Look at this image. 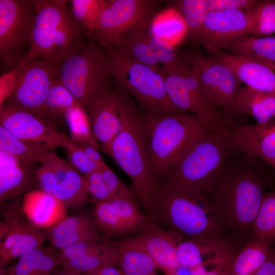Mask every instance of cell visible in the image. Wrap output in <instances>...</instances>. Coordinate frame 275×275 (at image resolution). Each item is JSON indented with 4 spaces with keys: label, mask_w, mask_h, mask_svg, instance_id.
I'll return each instance as SVG.
<instances>
[{
    "label": "cell",
    "mask_w": 275,
    "mask_h": 275,
    "mask_svg": "<svg viewBox=\"0 0 275 275\" xmlns=\"http://www.w3.org/2000/svg\"><path fill=\"white\" fill-rule=\"evenodd\" d=\"M182 56L205 96L217 108H223L225 118L233 119L238 113L235 100L241 88V82L235 73L211 57L198 52Z\"/></svg>",
    "instance_id": "9"
},
{
    "label": "cell",
    "mask_w": 275,
    "mask_h": 275,
    "mask_svg": "<svg viewBox=\"0 0 275 275\" xmlns=\"http://www.w3.org/2000/svg\"><path fill=\"white\" fill-rule=\"evenodd\" d=\"M36 176L41 190L53 195L57 185V180L49 159L41 163L36 170Z\"/></svg>",
    "instance_id": "50"
},
{
    "label": "cell",
    "mask_w": 275,
    "mask_h": 275,
    "mask_svg": "<svg viewBox=\"0 0 275 275\" xmlns=\"http://www.w3.org/2000/svg\"><path fill=\"white\" fill-rule=\"evenodd\" d=\"M35 18L31 48L21 63L36 59L61 60L84 43L87 30L65 1L32 0Z\"/></svg>",
    "instance_id": "5"
},
{
    "label": "cell",
    "mask_w": 275,
    "mask_h": 275,
    "mask_svg": "<svg viewBox=\"0 0 275 275\" xmlns=\"http://www.w3.org/2000/svg\"><path fill=\"white\" fill-rule=\"evenodd\" d=\"M67 121L72 134V139L81 142H86L97 145L92 136L87 112L79 105L71 108L67 114Z\"/></svg>",
    "instance_id": "41"
},
{
    "label": "cell",
    "mask_w": 275,
    "mask_h": 275,
    "mask_svg": "<svg viewBox=\"0 0 275 275\" xmlns=\"http://www.w3.org/2000/svg\"><path fill=\"white\" fill-rule=\"evenodd\" d=\"M119 251V267L125 275H159L156 263L147 254L130 250Z\"/></svg>",
    "instance_id": "39"
},
{
    "label": "cell",
    "mask_w": 275,
    "mask_h": 275,
    "mask_svg": "<svg viewBox=\"0 0 275 275\" xmlns=\"http://www.w3.org/2000/svg\"><path fill=\"white\" fill-rule=\"evenodd\" d=\"M275 240V191H266L253 223L250 240Z\"/></svg>",
    "instance_id": "35"
},
{
    "label": "cell",
    "mask_w": 275,
    "mask_h": 275,
    "mask_svg": "<svg viewBox=\"0 0 275 275\" xmlns=\"http://www.w3.org/2000/svg\"><path fill=\"white\" fill-rule=\"evenodd\" d=\"M52 275H80V274L75 273L72 272L68 271L62 269V270L59 272H56L55 271Z\"/></svg>",
    "instance_id": "56"
},
{
    "label": "cell",
    "mask_w": 275,
    "mask_h": 275,
    "mask_svg": "<svg viewBox=\"0 0 275 275\" xmlns=\"http://www.w3.org/2000/svg\"><path fill=\"white\" fill-rule=\"evenodd\" d=\"M119 251L111 241L103 251L64 262L61 265L65 270L82 275L104 266L119 267Z\"/></svg>",
    "instance_id": "33"
},
{
    "label": "cell",
    "mask_w": 275,
    "mask_h": 275,
    "mask_svg": "<svg viewBox=\"0 0 275 275\" xmlns=\"http://www.w3.org/2000/svg\"><path fill=\"white\" fill-rule=\"evenodd\" d=\"M129 232H137L152 216L141 211L138 200L124 197H115L109 201Z\"/></svg>",
    "instance_id": "38"
},
{
    "label": "cell",
    "mask_w": 275,
    "mask_h": 275,
    "mask_svg": "<svg viewBox=\"0 0 275 275\" xmlns=\"http://www.w3.org/2000/svg\"><path fill=\"white\" fill-rule=\"evenodd\" d=\"M268 166L260 158L233 150L208 195L223 230L238 250L250 240L253 223L270 183Z\"/></svg>",
    "instance_id": "1"
},
{
    "label": "cell",
    "mask_w": 275,
    "mask_h": 275,
    "mask_svg": "<svg viewBox=\"0 0 275 275\" xmlns=\"http://www.w3.org/2000/svg\"><path fill=\"white\" fill-rule=\"evenodd\" d=\"M238 113L252 116L259 124H267L275 118V96L241 87L235 100Z\"/></svg>",
    "instance_id": "26"
},
{
    "label": "cell",
    "mask_w": 275,
    "mask_h": 275,
    "mask_svg": "<svg viewBox=\"0 0 275 275\" xmlns=\"http://www.w3.org/2000/svg\"><path fill=\"white\" fill-rule=\"evenodd\" d=\"M121 101V89L109 88L96 99L87 113L92 136L105 153L122 129Z\"/></svg>",
    "instance_id": "19"
},
{
    "label": "cell",
    "mask_w": 275,
    "mask_h": 275,
    "mask_svg": "<svg viewBox=\"0 0 275 275\" xmlns=\"http://www.w3.org/2000/svg\"><path fill=\"white\" fill-rule=\"evenodd\" d=\"M183 17L187 29L186 37L195 41L209 12L207 0H176L171 2Z\"/></svg>",
    "instance_id": "37"
},
{
    "label": "cell",
    "mask_w": 275,
    "mask_h": 275,
    "mask_svg": "<svg viewBox=\"0 0 275 275\" xmlns=\"http://www.w3.org/2000/svg\"><path fill=\"white\" fill-rule=\"evenodd\" d=\"M61 61L36 59L19 64L16 67L19 70L16 87L2 106L23 110L43 119L48 93Z\"/></svg>",
    "instance_id": "10"
},
{
    "label": "cell",
    "mask_w": 275,
    "mask_h": 275,
    "mask_svg": "<svg viewBox=\"0 0 275 275\" xmlns=\"http://www.w3.org/2000/svg\"><path fill=\"white\" fill-rule=\"evenodd\" d=\"M107 240L100 242L79 241L59 250L61 264L64 262L96 253L104 250L111 244Z\"/></svg>",
    "instance_id": "45"
},
{
    "label": "cell",
    "mask_w": 275,
    "mask_h": 275,
    "mask_svg": "<svg viewBox=\"0 0 275 275\" xmlns=\"http://www.w3.org/2000/svg\"><path fill=\"white\" fill-rule=\"evenodd\" d=\"M112 76L111 61L94 40L84 42L61 61L56 76L87 113Z\"/></svg>",
    "instance_id": "6"
},
{
    "label": "cell",
    "mask_w": 275,
    "mask_h": 275,
    "mask_svg": "<svg viewBox=\"0 0 275 275\" xmlns=\"http://www.w3.org/2000/svg\"><path fill=\"white\" fill-rule=\"evenodd\" d=\"M64 148L70 164L84 176L100 169L99 166L91 160L71 138Z\"/></svg>",
    "instance_id": "44"
},
{
    "label": "cell",
    "mask_w": 275,
    "mask_h": 275,
    "mask_svg": "<svg viewBox=\"0 0 275 275\" xmlns=\"http://www.w3.org/2000/svg\"><path fill=\"white\" fill-rule=\"evenodd\" d=\"M60 265L59 250L50 244L19 257L7 268L6 275H52Z\"/></svg>",
    "instance_id": "24"
},
{
    "label": "cell",
    "mask_w": 275,
    "mask_h": 275,
    "mask_svg": "<svg viewBox=\"0 0 275 275\" xmlns=\"http://www.w3.org/2000/svg\"><path fill=\"white\" fill-rule=\"evenodd\" d=\"M95 225L87 216L82 215L66 217L57 225L45 229L46 237L50 240L54 237L65 235L77 230Z\"/></svg>",
    "instance_id": "46"
},
{
    "label": "cell",
    "mask_w": 275,
    "mask_h": 275,
    "mask_svg": "<svg viewBox=\"0 0 275 275\" xmlns=\"http://www.w3.org/2000/svg\"><path fill=\"white\" fill-rule=\"evenodd\" d=\"M76 105L78 104L73 96L56 77L48 93L43 119L52 124L65 120L69 109Z\"/></svg>",
    "instance_id": "32"
},
{
    "label": "cell",
    "mask_w": 275,
    "mask_h": 275,
    "mask_svg": "<svg viewBox=\"0 0 275 275\" xmlns=\"http://www.w3.org/2000/svg\"><path fill=\"white\" fill-rule=\"evenodd\" d=\"M210 57L231 69L246 87L275 96V72L270 66L222 51Z\"/></svg>",
    "instance_id": "21"
},
{
    "label": "cell",
    "mask_w": 275,
    "mask_h": 275,
    "mask_svg": "<svg viewBox=\"0 0 275 275\" xmlns=\"http://www.w3.org/2000/svg\"><path fill=\"white\" fill-rule=\"evenodd\" d=\"M150 20L135 29L115 48L138 62L162 71L146 38Z\"/></svg>",
    "instance_id": "30"
},
{
    "label": "cell",
    "mask_w": 275,
    "mask_h": 275,
    "mask_svg": "<svg viewBox=\"0 0 275 275\" xmlns=\"http://www.w3.org/2000/svg\"><path fill=\"white\" fill-rule=\"evenodd\" d=\"M184 237L164 229L152 216L135 233L112 241L119 250L144 253L151 257L161 271L179 266L178 244Z\"/></svg>",
    "instance_id": "15"
},
{
    "label": "cell",
    "mask_w": 275,
    "mask_h": 275,
    "mask_svg": "<svg viewBox=\"0 0 275 275\" xmlns=\"http://www.w3.org/2000/svg\"><path fill=\"white\" fill-rule=\"evenodd\" d=\"M258 5L249 11L231 9L208 12L195 41L211 54L251 35L256 24Z\"/></svg>",
    "instance_id": "13"
},
{
    "label": "cell",
    "mask_w": 275,
    "mask_h": 275,
    "mask_svg": "<svg viewBox=\"0 0 275 275\" xmlns=\"http://www.w3.org/2000/svg\"><path fill=\"white\" fill-rule=\"evenodd\" d=\"M254 275H275V241L266 260Z\"/></svg>",
    "instance_id": "54"
},
{
    "label": "cell",
    "mask_w": 275,
    "mask_h": 275,
    "mask_svg": "<svg viewBox=\"0 0 275 275\" xmlns=\"http://www.w3.org/2000/svg\"><path fill=\"white\" fill-rule=\"evenodd\" d=\"M21 209L28 220L41 229L57 225L66 215L65 205L53 195L41 190L23 195Z\"/></svg>",
    "instance_id": "23"
},
{
    "label": "cell",
    "mask_w": 275,
    "mask_h": 275,
    "mask_svg": "<svg viewBox=\"0 0 275 275\" xmlns=\"http://www.w3.org/2000/svg\"><path fill=\"white\" fill-rule=\"evenodd\" d=\"M275 33V1H261L258 5V16L251 36L262 37Z\"/></svg>",
    "instance_id": "42"
},
{
    "label": "cell",
    "mask_w": 275,
    "mask_h": 275,
    "mask_svg": "<svg viewBox=\"0 0 275 275\" xmlns=\"http://www.w3.org/2000/svg\"><path fill=\"white\" fill-rule=\"evenodd\" d=\"M19 73V69L15 67L1 76V106L13 92L17 82Z\"/></svg>",
    "instance_id": "52"
},
{
    "label": "cell",
    "mask_w": 275,
    "mask_h": 275,
    "mask_svg": "<svg viewBox=\"0 0 275 275\" xmlns=\"http://www.w3.org/2000/svg\"><path fill=\"white\" fill-rule=\"evenodd\" d=\"M233 150L225 136L214 131H206L164 181L192 185L208 197L227 158Z\"/></svg>",
    "instance_id": "8"
},
{
    "label": "cell",
    "mask_w": 275,
    "mask_h": 275,
    "mask_svg": "<svg viewBox=\"0 0 275 275\" xmlns=\"http://www.w3.org/2000/svg\"><path fill=\"white\" fill-rule=\"evenodd\" d=\"M150 216L166 229L184 238L221 240L234 246L207 196L192 185L164 181L155 190Z\"/></svg>",
    "instance_id": "2"
},
{
    "label": "cell",
    "mask_w": 275,
    "mask_h": 275,
    "mask_svg": "<svg viewBox=\"0 0 275 275\" xmlns=\"http://www.w3.org/2000/svg\"><path fill=\"white\" fill-rule=\"evenodd\" d=\"M89 194L96 202H109L114 196L106 185L100 170L84 176Z\"/></svg>",
    "instance_id": "48"
},
{
    "label": "cell",
    "mask_w": 275,
    "mask_h": 275,
    "mask_svg": "<svg viewBox=\"0 0 275 275\" xmlns=\"http://www.w3.org/2000/svg\"><path fill=\"white\" fill-rule=\"evenodd\" d=\"M237 251L223 241L184 238L178 245L177 258L179 266L191 267L211 263H230Z\"/></svg>",
    "instance_id": "20"
},
{
    "label": "cell",
    "mask_w": 275,
    "mask_h": 275,
    "mask_svg": "<svg viewBox=\"0 0 275 275\" xmlns=\"http://www.w3.org/2000/svg\"><path fill=\"white\" fill-rule=\"evenodd\" d=\"M146 38L157 61L162 65L163 72L177 74H184L189 72V67L182 55L178 54L174 47L152 35L149 26Z\"/></svg>",
    "instance_id": "34"
},
{
    "label": "cell",
    "mask_w": 275,
    "mask_h": 275,
    "mask_svg": "<svg viewBox=\"0 0 275 275\" xmlns=\"http://www.w3.org/2000/svg\"><path fill=\"white\" fill-rule=\"evenodd\" d=\"M35 18L32 1L0 0V56L3 64L13 69L25 58Z\"/></svg>",
    "instance_id": "11"
},
{
    "label": "cell",
    "mask_w": 275,
    "mask_h": 275,
    "mask_svg": "<svg viewBox=\"0 0 275 275\" xmlns=\"http://www.w3.org/2000/svg\"><path fill=\"white\" fill-rule=\"evenodd\" d=\"M53 195L66 208L73 209L87 202L89 194L84 176L71 166L65 176L57 185Z\"/></svg>",
    "instance_id": "31"
},
{
    "label": "cell",
    "mask_w": 275,
    "mask_h": 275,
    "mask_svg": "<svg viewBox=\"0 0 275 275\" xmlns=\"http://www.w3.org/2000/svg\"><path fill=\"white\" fill-rule=\"evenodd\" d=\"M260 2L257 0H207V5L209 12L231 9L249 11Z\"/></svg>",
    "instance_id": "51"
},
{
    "label": "cell",
    "mask_w": 275,
    "mask_h": 275,
    "mask_svg": "<svg viewBox=\"0 0 275 275\" xmlns=\"http://www.w3.org/2000/svg\"><path fill=\"white\" fill-rule=\"evenodd\" d=\"M70 3L75 19L87 31L93 34L98 29L105 1L71 0Z\"/></svg>",
    "instance_id": "40"
},
{
    "label": "cell",
    "mask_w": 275,
    "mask_h": 275,
    "mask_svg": "<svg viewBox=\"0 0 275 275\" xmlns=\"http://www.w3.org/2000/svg\"><path fill=\"white\" fill-rule=\"evenodd\" d=\"M106 48L112 76L120 88L133 98L144 114H186L176 107L167 94L163 71L142 63L113 47Z\"/></svg>",
    "instance_id": "7"
},
{
    "label": "cell",
    "mask_w": 275,
    "mask_h": 275,
    "mask_svg": "<svg viewBox=\"0 0 275 275\" xmlns=\"http://www.w3.org/2000/svg\"><path fill=\"white\" fill-rule=\"evenodd\" d=\"M154 0H107L94 41L105 47L118 46L124 38L151 19L156 6Z\"/></svg>",
    "instance_id": "12"
},
{
    "label": "cell",
    "mask_w": 275,
    "mask_h": 275,
    "mask_svg": "<svg viewBox=\"0 0 275 275\" xmlns=\"http://www.w3.org/2000/svg\"><path fill=\"white\" fill-rule=\"evenodd\" d=\"M100 242L106 241L103 240L99 233L95 225L72 233L54 237L49 241L50 244L58 250L62 249L69 245L79 241Z\"/></svg>",
    "instance_id": "43"
},
{
    "label": "cell",
    "mask_w": 275,
    "mask_h": 275,
    "mask_svg": "<svg viewBox=\"0 0 275 275\" xmlns=\"http://www.w3.org/2000/svg\"><path fill=\"white\" fill-rule=\"evenodd\" d=\"M149 30L154 36L174 47L187 35V26L181 14L170 7L151 18Z\"/></svg>",
    "instance_id": "27"
},
{
    "label": "cell",
    "mask_w": 275,
    "mask_h": 275,
    "mask_svg": "<svg viewBox=\"0 0 275 275\" xmlns=\"http://www.w3.org/2000/svg\"><path fill=\"white\" fill-rule=\"evenodd\" d=\"M165 89L172 103L178 109L193 114L206 131H217L224 115L205 96L189 72L184 74L163 72Z\"/></svg>",
    "instance_id": "14"
},
{
    "label": "cell",
    "mask_w": 275,
    "mask_h": 275,
    "mask_svg": "<svg viewBox=\"0 0 275 275\" xmlns=\"http://www.w3.org/2000/svg\"><path fill=\"white\" fill-rule=\"evenodd\" d=\"M0 124L17 138L41 144L51 149L64 148L70 138L44 119L6 105L1 107Z\"/></svg>",
    "instance_id": "17"
},
{
    "label": "cell",
    "mask_w": 275,
    "mask_h": 275,
    "mask_svg": "<svg viewBox=\"0 0 275 275\" xmlns=\"http://www.w3.org/2000/svg\"><path fill=\"white\" fill-rule=\"evenodd\" d=\"M229 264L211 263L191 267L178 266L162 272L165 275H228Z\"/></svg>",
    "instance_id": "47"
},
{
    "label": "cell",
    "mask_w": 275,
    "mask_h": 275,
    "mask_svg": "<svg viewBox=\"0 0 275 275\" xmlns=\"http://www.w3.org/2000/svg\"><path fill=\"white\" fill-rule=\"evenodd\" d=\"M122 90V127L106 154L128 176L139 204L150 215L157 187L150 167L143 114Z\"/></svg>",
    "instance_id": "3"
},
{
    "label": "cell",
    "mask_w": 275,
    "mask_h": 275,
    "mask_svg": "<svg viewBox=\"0 0 275 275\" xmlns=\"http://www.w3.org/2000/svg\"><path fill=\"white\" fill-rule=\"evenodd\" d=\"M82 275H125L123 270L114 265L104 266Z\"/></svg>",
    "instance_id": "55"
},
{
    "label": "cell",
    "mask_w": 275,
    "mask_h": 275,
    "mask_svg": "<svg viewBox=\"0 0 275 275\" xmlns=\"http://www.w3.org/2000/svg\"><path fill=\"white\" fill-rule=\"evenodd\" d=\"M79 147L84 151L88 157L92 161L97 163L100 168L106 164L101 154L99 152L97 146L86 142L76 141Z\"/></svg>",
    "instance_id": "53"
},
{
    "label": "cell",
    "mask_w": 275,
    "mask_h": 275,
    "mask_svg": "<svg viewBox=\"0 0 275 275\" xmlns=\"http://www.w3.org/2000/svg\"><path fill=\"white\" fill-rule=\"evenodd\" d=\"M153 180L157 187L206 130L193 115L143 114Z\"/></svg>",
    "instance_id": "4"
},
{
    "label": "cell",
    "mask_w": 275,
    "mask_h": 275,
    "mask_svg": "<svg viewBox=\"0 0 275 275\" xmlns=\"http://www.w3.org/2000/svg\"><path fill=\"white\" fill-rule=\"evenodd\" d=\"M1 222L0 268H6L12 260L43 246L45 231L24 219L17 210L2 212Z\"/></svg>",
    "instance_id": "16"
},
{
    "label": "cell",
    "mask_w": 275,
    "mask_h": 275,
    "mask_svg": "<svg viewBox=\"0 0 275 275\" xmlns=\"http://www.w3.org/2000/svg\"><path fill=\"white\" fill-rule=\"evenodd\" d=\"M33 164L0 149V202L25 194L37 181Z\"/></svg>",
    "instance_id": "22"
},
{
    "label": "cell",
    "mask_w": 275,
    "mask_h": 275,
    "mask_svg": "<svg viewBox=\"0 0 275 275\" xmlns=\"http://www.w3.org/2000/svg\"><path fill=\"white\" fill-rule=\"evenodd\" d=\"M0 149L32 164L45 162L50 158L53 152L44 145L17 138L1 126Z\"/></svg>",
    "instance_id": "29"
},
{
    "label": "cell",
    "mask_w": 275,
    "mask_h": 275,
    "mask_svg": "<svg viewBox=\"0 0 275 275\" xmlns=\"http://www.w3.org/2000/svg\"><path fill=\"white\" fill-rule=\"evenodd\" d=\"M221 133L232 148L258 158L270 165L275 163V123L242 125L226 120Z\"/></svg>",
    "instance_id": "18"
},
{
    "label": "cell",
    "mask_w": 275,
    "mask_h": 275,
    "mask_svg": "<svg viewBox=\"0 0 275 275\" xmlns=\"http://www.w3.org/2000/svg\"><path fill=\"white\" fill-rule=\"evenodd\" d=\"M225 50L235 56L263 63L275 70V37L250 35L231 44Z\"/></svg>",
    "instance_id": "28"
},
{
    "label": "cell",
    "mask_w": 275,
    "mask_h": 275,
    "mask_svg": "<svg viewBox=\"0 0 275 275\" xmlns=\"http://www.w3.org/2000/svg\"><path fill=\"white\" fill-rule=\"evenodd\" d=\"M272 166L273 167V168H274V169H275V163L272 165Z\"/></svg>",
    "instance_id": "57"
},
{
    "label": "cell",
    "mask_w": 275,
    "mask_h": 275,
    "mask_svg": "<svg viewBox=\"0 0 275 275\" xmlns=\"http://www.w3.org/2000/svg\"><path fill=\"white\" fill-rule=\"evenodd\" d=\"M99 170L106 185L114 197H124L138 200L132 187L124 183L107 164L101 167Z\"/></svg>",
    "instance_id": "49"
},
{
    "label": "cell",
    "mask_w": 275,
    "mask_h": 275,
    "mask_svg": "<svg viewBox=\"0 0 275 275\" xmlns=\"http://www.w3.org/2000/svg\"><path fill=\"white\" fill-rule=\"evenodd\" d=\"M275 240H250L233 256L228 275H254L266 260Z\"/></svg>",
    "instance_id": "25"
},
{
    "label": "cell",
    "mask_w": 275,
    "mask_h": 275,
    "mask_svg": "<svg viewBox=\"0 0 275 275\" xmlns=\"http://www.w3.org/2000/svg\"><path fill=\"white\" fill-rule=\"evenodd\" d=\"M93 222L98 229L108 237L123 238L129 232L109 202H96L92 211Z\"/></svg>",
    "instance_id": "36"
}]
</instances>
